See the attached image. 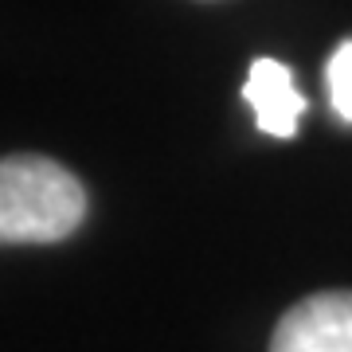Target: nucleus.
<instances>
[{
    "label": "nucleus",
    "instance_id": "20e7f679",
    "mask_svg": "<svg viewBox=\"0 0 352 352\" xmlns=\"http://www.w3.org/2000/svg\"><path fill=\"white\" fill-rule=\"evenodd\" d=\"M325 82H329V102H333L337 118L352 122V39L333 51V59L325 67Z\"/></svg>",
    "mask_w": 352,
    "mask_h": 352
},
{
    "label": "nucleus",
    "instance_id": "7ed1b4c3",
    "mask_svg": "<svg viewBox=\"0 0 352 352\" xmlns=\"http://www.w3.org/2000/svg\"><path fill=\"white\" fill-rule=\"evenodd\" d=\"M243 98L254 106L258 129L270 138H294L298 133V118L305 110L302 90L294 87L289 67H282L278 59H254L251 75L243 82Z\"/></svg>",
    "mask_w": 352,
    "mask_h": 352
},
{
    "label": "nucleus",
    "instance_id": "f257e3e1",
    "mask_svg": "<svg viewBox=\"0 0 352 352\" xmlns=\"http://www.w3.org/2000/svg\"><path fill=\"white\" fill-rule=\"evenodd\" d=\"M87 215V192L47 157H8L0 164V239L59 243Z\"/></svg>",
    "mask_w": 352,
    "mask_h": 352
},
{
    "label": "nucleus",
    "instance_id": "f03ea898",
    "mask_svg": "<svg viewBox=\"0 0 352 352\" xmlns=\"http://www.w3.org/2000/svg\"><path fill=\"white\" fill-rule=\"evenodd\" d=\"M270 352H352V289L314 294L289 305L274 329Z\"/></svg>",
    "mask_w": 352,
    "mask_h": 352
}]
</instances>
